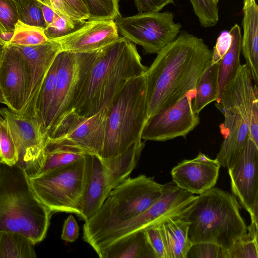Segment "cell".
<instances>
[{
  "label": "cell",
  "mask_w": 258,
  "mask_h": 258,
  "mask_svg": "<svg viewBox=\"0 0 258 258\" xmlns=\"http://www.w3.org/2000/svg\"><path fill=\"white\" fill-rule=\"evenodd\" d=\"M212 59V50L203 39L186 31L158 53L145 74L148 118L195 90Z\"/></svg>",
  "instance_id": "6da1fadb"
},
{
  "label": "cell",
  "mask_w": 258,
  "mask_h": 258,
  "mask_svg": "<svg viewBox=\"0 0 258 258\" xmlns=\"http://www.w3.org/2000/svg\"><path fill=\"white\" fill-rule=\"evenodd\" d=\"M136 45L124 37L97 50L79 92L73 109L91 116L106 108L131 79L145 74Z\"/></svg>",
  "instance_id": "7a4b0ae2"
},
{
  "label": "cell",
  "mask_w": 258,
  "mask_h": 258,
  "mask_svg": "<svg viewBox=\"0 0 258 258\" xmlns=\"http://www.w3.org/2000/svg\"><path fill=\"white\" fill-rule=\"evenodd\" d=\"M51 211L33 191L25 170L0 164V231L22 234L35 244L45 237Z\"/></svg>",
  "instance_id": "3957f363"
},
{
  "label": "cell",
  "mask_w": 258,
  "mask_h": 258,
  "mask_svg": "<svg viewBox=\"0 0 258 258\" xmlns=\"http://www.w3.org/2000/svg\"><path fill=\"white\" fill-rule=\"evenodd\" d=\"M240 210L234 195L214 187L199 195L180 218L189 223L188 237L192 243L212 242L225 251L247 233Z\"/></svg>",
  "instance_id": "277c9868"
},
{
  "label": "cell",
  "mask_w": 258,
  "mask_h": 258,
  "mask_svg": "<svg viewBox=\"0 0 258 258\" xmlns=\"http://www.w3.org/2000/svg\"><path fill=\"white\" fill-rule=\"evenodd\" d=\"M106 108L105 134L100 160L114 158L142 141L148 118L145 74L129 80Z\"/></svg>",
  "instance_id": "5b68a950"
},
{
  "label": "cell",
  "mask_w": 258,
  "mask_h": 258,
  "mask_svg": "<svg viewBox=\"0 0 258 258\" xmlns=\"http://www.w3.org/2000/svg\"><path fill=\"white\" fill-rule=\"evenodd\" d=\"M164 184L145 175L128 177L114 188L103 204L83 226L88 243L112 228L137 217L162 195Z\"/></svg>",
  "instance_id": "8992f818"
},
{
  "label": "cell",
  "mask_w": 258,
  "mask_h": 258,
  "mask_svg": "<svg viewBox=\"0 0 258 258\" xmlns=\"http://www.w3.org/2000/svg\"><path fill=\"white\" fill-rule=\"evenodd\" d=\"M254 85L249 70L241 64L234 78L224 88L215 105L224 116L220 125L224 140L216 160L229 168L237 160L249 137Z\"/></svg>",
  "instance_id": "52a82bcc"
},
{
  "label": "cell",
  "mask_w": 258,
  "mask_h": 258,
  "mask_svg": "<svg viewBox=\"0 0 258 258\" xmlns=\"http://www.w3.org/2000/svg\"><path fill=\"white\" fill-rule=\"evenodd\" d=\"M90 157L86 155L66 166L29 177L35 194L51 213L67 212L80 216Z\"/></svg>",
  "instance_id": "ba28073f"
},
{
  "label": "cell",
  "mask_w": 258,
  "mask_h": 258,
  "mask_svg": "<svg viewBox=\"0 0 258 258\" xmlns=\"http://www.w3.org/2000/svg\"><path fill=\"white\" fill-rule=\"evenodd\" d=\"M144 146L142 141L135 143L121 154L106 160L91 156L88 181L79 216L85 222L95 214L110 191L128 177Z\"/></svg>",
  "instance_id": "9c48e42d"
},
{
  "label": "cell",
  "mask_w": 258,
  "mask_h": 258,
  "mask_svg": "<svg viewBox=\"0 0 258 258\" xmlns=\"http://www.w3.org/2000/svg\"><path fill=\"white\" fill-rule=\"evenodd\" d=\"M198 196L178 187L173 181L164 184L161 196L148 209L128 222L116 226L88 244L98 254L109 244L129 234L168 218L181 217L194 205Z\"/></svg>",
  "instance_id": "30bf717a"
},
{
  "label": "cell",
  "mask_w": 258,
  "mask_h": 258,
  "mask_svg": "<svg viewBox=\"0 0 258 258\" xmlns=\"http://www.w3.org/2000/svg\"><path fill=\"white\" fill-rule=\"evenodd\" d=\"M97 52V50L75 53L60 51L57 53L56 84L44 125L46 138L51 134L63 117L73 109L82 83Z\"/></svg>",
  "instance_id": "8fae6325"
},
{
  "label": "cell",
  "mask_w": 258,
  "mask_h": 258,
  "mask_svg": "<svg viewBox=\"0 0 258 258\" xmlns=\"http://www.w3.org/2000/svg\"><path fill=\"white\" fill-rule=\"evenodd\" d=\"M118 32L141 46L145 53L157 54L174 40L181 25L174 21L171 12L138 13L133 16L121 15L114 20Z\"/></svg>",
  "instance_id": "7c38bea8"
},
{
  "label": "cell",
  "mask_w": 258,
  "mask_h": 258,
  "mask_svg": "<svg viewBox=\"0 0 258 258\" xmlns=\"http://www.w3.org/2000/svg\"><path fill=\"white\" fill-rule=\"evenodd\" d=\"M106 117V108L88 117L81 116L72 110L46 138L45 145L76 148L100 159L105 138Z\"/></svg>",
  "instance_id": "4fadbf2b"
},
{
  "label": "cell",
  "mask_w": 258,
  "mask_h": 258,
  "mask_svg": "<svg viewBox=\"0 0 258 258\" xmlns=\"http://www.w3.org/2000/svg\"><path fill=\"white\" fill-rule=\"evenodd\" d=\"M0 115L7 121L17 146L19 161L29 177L37 175L45 160L46 137L36 117L18 114L8 108H0Z\"/></svg>",
  "instance_id": "5bb4252c"
},
{
  "label": "cell",
  "mask_w": 258,
  "mask_h": 258,
  "mask_svg": "<svg viewBox=\"0 0 258 258\" xmlns=\"http://www.w3.org/2000/svg\"><path fill=\"white\" fill-rule=\"evenodd\" d=\"M196 90L187 93L174 105L150 116L142 131L145 141H165L185 137L200 123L198 114L192 108Z\"/></svg>",
  "instance_id": "9a60e30c"
},
{
  "label": "cell",
  "mask_w": 258,
  "mask_h": 258,
  "mask_svg": "<svg viewBox=\"0 0 258 258\" xmlns=\"http://www.w3.org/2000/svg\"><path fill=\"white\" fill-rule=\"evenodd\" d=\"M228 169L233 195L249 213L251 221L257 223L258 146L249 137L237 160Z\"/></svg>",
  "instance_id": "2e32d148"
},
{
  "label": "cell",
  "mask_w": 258,
  "mask_h": 258,
  "mask_svg": "<svg viewBox=\"0 0 258 258\" xmlns=\"http://www.w3.org/2000/svg\"><path fill=\"white\" fill-rule=\"evenodd\" d=\"M30 83L29 66L13 45L7 44L0 61V91L8 108L20 114L24 107Z\"/></svg>",
  "instance_id": "e0dca14e"
},
{
  "label": "cell",
  "mask_w": 258,
  "mask_h": 258,
  "mask_svg": "<svg viewBox=\"0 0 258 258\" xmlns=\"http://www.w3.org/2000/svg\"><path fill=\"white\" fill-rule=\"evenodd\" d=\"M13 46L26 60L30 72L26 102L20 115L38 118L36 109L38 97L48 70L60 51V45L56 40L51 39L34 46Z\"/></svg>",
  "instance_id": "ac0fdd59"
},
{
  "label": "cell",
  "mask_w": 258,
  "mask_h": 258,
  "mask_svg": "<svg viewBox=\"0 0 258 258\" xmlns=\"http://www.w3.org/2000/svg\"><path fill=\"white\" fill-rule=\"evenodd\" d=\"M118 33L114 20H88L72 33L55 40L60 51L91 52L118 39Z\"/></svg>",
  "instance_id": "d6986e66"
},
{
  "label": "cell",
  "mask_w": 258,
  "mask_h": 258,
  "mask_svg": "<svg viewBox=\"0 0 258 258\" xmlns=\"http://www.w3.org/2000/svg\"><path fill=\"white\" fill-rule=\"evenodd\" d=\"M221 165L202 153L194 159L184 160L173 167L172 181L192 194L201 195L215 186Z\"/></svg>",
  "instance_id": "ffe728a7"
},
{
  "label": "cell",
  "mask_w": 258,
  "mask_h": 258,
  "mask_svg": "<svg viewBox=\"0 0 258 258\" xmlns=\"http://www.w3.org/2000/svg\"><path fill=\"white\" fill-rule=\"evenodd\" d=\"M241 52L254 84H258V6L255 0H243Z\"/></svg>",
  "instance_id": "44dd1931"
},
{
  "label": "cell",
  "mask_w": 258,
  "mask_h": 258,
  "mask_svg": "<svg viewBox=\"0 0 258 258\" xmlns=\"http://www.w3.org/2000/svg\"><path fill=\"white\" fill-rule=\"evenodd\" d=\"M98 255L100 258H158L144 229L117 239Z\"/></svg>",
  "instance_id": "7402d4cb"
},
{
  "label": "cell",
  "mask_w": 258,
  "mask_h": 258,
  "mask_svg": "<svg viewBox=\"0 0 258 258\" xmlns=\"http://www.w3.org/2000/svg\"><path fill=\"white\" fill-rule=\"evenodd\" d=\"M229 32L232 36L231 45L218 62V98L225 86L236 76L241 65L240 60L242 50L240 27L236 24Z\"/></svg>",
  "instance_id": "603a6c76"
},
{
  "label": "cell",
  "mask_w": 258,
  "mask_h": 258,
  "mask_svg": "<svg viewBox=\"0 0 258 258\" xmlns=\"http://www.w3.org/2000/svg\"><path fill=\"white\" fill-rule=\"evenodd\" d=\"M167 242L169 258H186L192 243L188 237L189 223L180 217L168 218L161 223Z\"/></svg>",
  "instance_id": "cb8c5ba5"
},
{
  "label": "cell",
  "mask_w": 258,
  "mask_h": 258,
  "mask_svg": "<svg viewBox=\"0 0 258 258\" xmlns=\"http://www.w3.org/2000/svg\"><path fill=\"white\" fill-rule=\"evenodd\" d=\"M219 63H212L200 77L196 85L192 108L197 114L218 98Z\"/></svg>",
  "instance_id": "d4e9b609"
},
{
  "label": "cell",
  "mask_w": 258,
  "mask_h": 258,
  "mask_svg": "<svg viewBox=\"0 0 258 258\" xmlns=\"http://www.w3.org/2000/svg\"><path fill=\"white\" fill-rule=\"evenodd\" d=\"M35 244L24 235L0 231V258H35Z\"/></svg>",
  "instance_id": "484cf974"
},
{
  "label": "cell",
  "mask_w": 258,
  "mask_h": 258,
  "mask_svg": "<svg viewBox=\"0 0 258 258\" xmlns=\"http://www.w3.org/2000/svg\"><path fill=\"white\" fill-rule=\"evenodd\" d=\"M86 155L88 154L76 148L55 144H46L44 163L37 175L68 165Z\"/></svg>",
  "instance_id": "4316f807"
},
{
  "label": "cell",
  "mask_w": 258,
  "mask_h": 258,
  "mask_svg": "<svg viewBox=\"0 0 258 258\" xmlns=\"http://www.w3.org/2000/svg\"><path fill=\"white\" fill-rule=\"evenodd\" d=\"M58 68V59L56 55L47 73L37 100L36 115L42 125L44 133V125L55 92Z\"/></svg>",
  "instance_id": "83f0119b"
},
{
  "label": "cell",
  "mask_w": 258,
  "mask_h": 258,
  "mask_svg": "<svg viewBox=\"0 0 258 258\" xmlns=\"http://www.w3.org/2000/svg\"><path fill=\"white\" fill-rule=\"evenodd\" d=\"M47 40L43 28L28 25L18 20L15 25L13 36L7 44L30 46L42 44Z\"/></svg>",
  "instance_id": "f1b7e54d"
},
{
  "label": "cell",
  "mask_w": 258,
  "mask_h": 258,
  "mask_svg": "<svg viewBox=\"0 0 258 258\" xmlns=\"http://www.w3.org/2000/svg\"><path fill=\"white\" fill-rule=\"evenodd\" d=\"M21 22L45 29V22L41 3L37 0H13Z\"/></svg>",
  "instance_id": "f546056e"
},
{
  "label": "cell",
  "mask_w": 258,
  "mask_h": 258,
  "mask_svg": "<svg viewBox=\"0 0 258 258\" xmlns=\"http://www.w3.org/2000/svg\"><path fill=\"white\" fill-rule=\"evenodd\" d=\"M0 159L2 163L9 166L17 164L18 151L8 123L0 115Z\"/></svg>",
  "instance_id": "4dcf8cb0"
},
{
  "label": "cell",
  "mask_w": 258,
  "mask_h": 258,
  "mask_svg": "<svg viewBox=\"0 0 258 258\" xmlns=\"http://www.w3.org/2000/svg\"><path fill=\"white\" fill-rule=\"evenodd\" d=\"M81 1L87 9L88 20H114L120 16L117 0Z\"/></svg>",
  "instance_id": "1f68e13d"
},
{
  "label": "cell",
  "mask_w": 258,
  "mask_h": 258,
  "mask_svg": "<svg viewBox=\"0 0 258 258\" xmlns=\"http://www.w3.org/2000/svg\"><path fill=\"white\" fill-rule=\"evenodd\" d=\"M85 21L55 13L53 21L44 29V32L48 40L59 38L72 33Z\"/></svg>",
  "instance_id": "d6a6232c"
},
{
  "label": "cell",
  "mask_w": 258,
  "mask_h": 258,
  "mask_svg": "<svg viewBox=\"0 0 258 258\" xmlns=\"http://www.w3.org/2000/svg\"><path fill=\"white\" fill-rule=\"evenodd\" d=\"M224 258H258L257 237L247 232L225 251Z\"/></svg>",
  "instance_id": "836d02e7"
},
{
  "label": "cell",
  "mask_w": 258,
  "mask_h": 258,
  "mask_svg": "<svg viewBox=\"0 0 258 258\" xmlns=\"http://www.w3.org/2000/svg\"><path fill=\"white\" fill-rule=\"evenodd\" d=\"M194 12L202 26L216 25L219 19L218 4L213 0H189Z\"/></svg>",
  "instance_id": "e575fe53"
},
{
  "label": "cell",
  "mask_w": 258,
  "mask_h": 258,
  "mask_svg": "<svg viewBox=\"0 0 258 258\" xmlns=\"http://www.w3.org/2000/svg\"><path fill=\"white\" fill-rule=\"evenodd\" d=\"M149 242L158 258H169L165 235L161 223L144 228Z\"/></svg>",
  "instance_id": "d590c367"
},
{
  "label": "cell",
  "mask_w": 258,
  "mask_h": 258,
  "mask_svg": "<svg viewBox=\"0 0 258 258\" xmlns=\"http://www.w3.org/2000/svg\"><path fill=\"white\" fill-rule=\"evenodd\" d=\"M225 250L218 245L210 242L192 243L186 258H224Z\"/></svg>",
  "instance_id": "8d00e7d4"
},
{
  "label": "cell",
  "mask_w": 258,
  "mask_h": 258,
  "mask_svg": "<svg viewBox=\"0 0 258 258\" xmlns=\"http://www.w3.org/2000/svg\"><path fill=\"white\" fill-rule=\"evenodd\" d=\"M18 16L13 0H0V33L14 32Z\"/></svg>",
  "instance_id": "74e56055"
},
{
  "label": "cell",
  "mask_w": 258,
  "mask_h": 258,
  "mask_svg": "<svg viewBox=\"0 0 258 258\" xmlns=\"http://www.w3.org/2000/svg\"><path fill=\"white\" fill-rule=\"evenodd\" d=\"M232 41L229 31L224 30L217 39L216 43L212 51V63H218L229 49Z\"/></svg>",
  "instance_id": "f35d334b"
},
{
  "label": "cell",
  "mask_w": 258,
  "mask_h": 258,
  "mask_svg": "<svg viewBox=\"0 0 258 258\" xmlns=\"http://www.w3.org/2000/svg\"><path fill=\"white\" fill-rule=\"evenodd\" d=\"M254 91L249 117V138L258 146V89L254 84Z\"/></svg>",
  "instance_id": "ab89813d"
},
{
  "label": "cell",
  "mask_w": 258,
  "mask_h": 258,
  "mask_svg": "<svg viewBox=\"0 0 258 258\" xmlns=\"http://www.w3.org/2000/svg\"><path fill=\"white\" fill-rule=\"evenodd\" d=\"M174 0H134L139 13L158 12Z\"/></svg>",
  "instance_id": "60d3db41"
},
{
  "label": "cell",
  "mask_w": 258,
  "mask_h": 258,
  "mask_svg": "<svg viewBox=\"0 0 258 258\" xmlns=\"http://www.w3.org/2000/svg\"><path fill=\"white\" fill-rule=\"evenodd\" d=\"M79 235V227L72 215L65 220L61 234V239L69 242L76 241Z\"/></svg>",
  "instance_id": "b9f144b4"
},
{
  "label": "cell",
  "mask_w": 258,
  "mask_h": 258,
  "mask_svg": "<svg viewBox=\"0 0 258 258\" xmlns=\"http://www.w3.org/2000/svg\"><path fill=\"white\" fill-rule=\"evenodd\" d=\"M49 2L54 13L81 20L77 14L68 6L64 0H49Z\"/></svg>",
  "instance_id": "7bdbcfd3"
},
{
  "label": "cell",
  "mask_w": 258,
  "mask_h": 258,
  "mask_svg": "<svg viewBox=\"0 0 258 258\" xmlns=\"http://www.w3.org/2000/svg\"><path fill=\"white\" fill-rule=\"evenodd\" d=\"M68 6L75 13L81 20L88 19V12L81 0H64Z\"/></svg>",
  "instance_id": "ee69618b"
},
{
  "label": "cell",
  "mask_w": 258,
  "mask_h": 258,
  "mask_svg": "<svg viewBox=\"0 0 258 258\" xmlns=\"http://www.w3.org/2000/svg\"><path fill=\"white\" fill-rule=\"evenodd\" d=\"M41 6L43 16L47 26L53 21L55 16V13L51 8L41 3Z\"/></svg>",
  "instance_id": "f6af8a7d"
},
{
  "label": "cell",
  "mask_w": 258,
  "mask_h": 258,
  "mask_svg": "<svg viewBox=\"0 0 258 258\" xmlns=\"http://www.w3.org/2000/svg\"><path fill=\"white\" fill-rule=\"evenodd\" d=\"M14 32L0 33V38L8 44L13 36Z\"/></svg>",
  "instance_id": "bcb514c9"
},
{
  "label": "cell",
  "mask_w": 258,
  "mask_h": 258,
  "mask_svg": "<svg viewBox=\"0 0 258 258\" xmlns=\"http://www.w3.org/2000/svg\"><path fill=\"white\" fill-rule=\"evenodd\" d=\"M40 3L44 5H46L50 8H51V4H50V3L49 2V0H38Z\"/></svg>",
  "instance_id": "7dc6e473"
},
{
  "label": "cell",
  "mask_w": 258,
  "mask_h": 258,
  "mask_svg": "<svg viewBox=\"0 0 258 258\" xmlns=\"http://www.w3.org/2000/svg\"><path fill=\"white\" fill-rule=\"evenodd\" d=\"M0 103H3L5 104V102L4 100L3 97L2 96V94L0 91Z\"/></svg>",
  "instance_id": "c3c4849f"
},
{
  "label": "cell",
  "mask_w": 258,
  "mask_h": 258,
  "mask_svg": "<svg viewBox=\"0 0 258 258\" xmlns=\"http://www.w3.org/2000/svg\"><path fill=\"white\" fill-rule=\"evenodd\" d=\"M5 46L0 45V61H1V58H2L3 49H4V48Z\"/></svg>",
  "instance_id": "681fc988"
},
{
  "label": "cell",
  "mask_w": 258,
  "mask_h": 258,
  "mask_svg": "<svg viewBox=\"0 0 258 258\" xmlns=\"http://www.w3.org/2000/svg\"><path fill=\"white\" fill-rule=\"evenodd\" d=\"M7 45V44L0 38V45L5 46Z\"/></svg>",
  "instance_id": "f907efd6"
},
{
  "label": "cell",
  "mask_w": 258,
  "mask_h": 258,
  "mask_svg": "<svg viewBox=\"0 0 258 258\" xmlns=\"http://www.w3.org/2000/svg\"><path fill=\"white\" fill-rule=\"evenodd\" d=\"M216 4H218L219 0H213Z\"/></svg>",
  "instance_id": "816d5d0a"
},
{
  "label": "cell",
  "mask_w": 258,
  "mask_h": 258,
  "mask_svg": "<svg viewBox=\"0 0 258 258\" xmlns=\"http://www.w3.org/2000/svg\"><path fill=\"white\" fill-rule=\"evenodd\" d=\"M1 159H0V164H1Z\"/></svg>",
  "instance_id": "f5cc1de1"
},
{
  "label": "cell",
  "mask_w": 258,
  "mask_h": 258,
  "mask_svg": "<svg viewBox=\"0 0 258 258\" xmlns=\"http://www.w3.org/2000/svg\"><path fill=\"white\" fill-rule=\"evenodd\" d=\"M117 1H119V0H117Z\"/></svg>",
  "instance_id": "db71d44e"
},
{
  "label": "cell",
  "mask_w": 258,
  "mask_h": 258,
  "mask_svg": "<svg viewBox=\"0 0 258 258\" xmlns=\"http://www.w3.org/2000/svg\"><path fill=\"white\" fill-rule=\"evenodd\" d=\"M38 1V0H37Z\"/></svg>",
  "instance_id": "11a10c76"
}]
</instances>
